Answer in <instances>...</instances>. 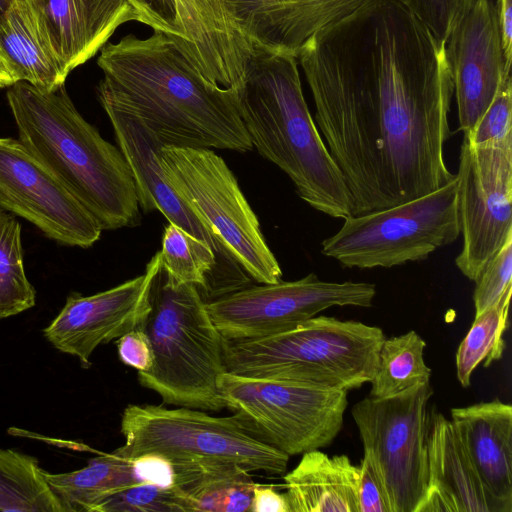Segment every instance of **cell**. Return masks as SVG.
I'll return each instance as SVG.
<instances>
[{
    "mask_svg": "<svg viewBox=\"0 0 512 512\" xmlns=\"http://www.w3.org/2000/svg\"><path fill=\"white\" fill-rule=\"evenodd\" d=\"M296 58L352 215L426 195L456 177L444 158L454 94L445 44L394 0H370Z\"/></svg>",
    "mask_w": 512,
    "mask_h": 512,
    "instance_id": "1",
    "label": "cell"
},
{
    "mask_svg": "<svg viewBox=\"0 0 512 512\" xmlns=\"http://www.w3.org/2000/svg\"><path fill=\"white\" fill-rule=\"evenodd\" d=\"M97 64L104 75L97 93L133 111L166 145L253 149L236 92L211 82L166 34L106 43Z\"/></svg>",
    "mask_w": 512,
    "mask_h": 512,
    "instance_id": "2",
    "label": "cell"
},
{
    "mask_svg": "<svg viewBox=\"0 0 512 512\" xmlns=\"http://www.w3.org/2000/svg\"><path fill=\"white\" fill-rule=\"evenodd\" d=\"M7 100L18 140L102 230L139 225L140 207L126 159L82 117L65 86L43 91L17 81L8 87Z\"/></svg>",
    "mask_w": 512,
    "mask_h": 512,
    "instance_id": "3",
    "label": "cell"
},
{
    "mask_svg": "<svg viewBox=\"0 0 512 512\" xmlns=\"http://www.w3.org/2000/svg\"><path fill=\"white\" fill-rule=\"evenodd\" d=\"M235 92L253 148L288 175L309 206L333 218L351 216V194L309 111L296 55L253 49Z\"/></svg>",
    "mask_w": 512,
    "mask_h": 512,
    "instance_id": "4",
    "label": "cell"
},
{
    "mask_svg": "<svg viewBox=\"0 0 512 512\" xmlns=\"http://www.w3.org/2000/svg\"><path fill=\"white\" fill-rule=\"evenodd\" d=\"M385 338L377 326L314 316L261 338L222 337V359L233 374L348 391L371 381Z\"/></svg>",
    "mask_w": 512,
    "mask_h": 512,
    "instance_id": "5",
    "label": "cell"
},
{
    "mask_svg": "<svg viewBox=\"0 0 512 512\" xmlns=\"http://www.w3.org/2000/svg\"><path fill=\"white\" fill-rule=\"evenodd\" d=\"M140 328L153 351L152 366L138 372L141 386L155 391L165 404L208 411L225 408L218 391V379L225 372L222 335L196 285L177 283L160 269Z\"/></svg>",
    "mask_w": 512,
    "mask_h": 512,
    "instance_id": "6",
    "label": "cell"
},
{
    "mask_svg": "<svg viewBox=\"0 0 512 512\" xmlns=\"http://www.w3.org/2000/svg\"><path fill=\"white\" fill-rule=\"evenodd\" d=\"M459 235L456 175L426 195L345 218L321 252L347 268H390L424 260Z\"/></svg>",
    "mask_w": 512,
    "mask_h": 512,
    "instance_id": "7",
    "label": "cell"
},
{
    "mask_svg": "<svg viewBox=\"0 0 512 512\" xmlns=\"http://www.w3.org/2000/svg\"><path fill=\"white\" fill-rule=\"evenodd\" d=\"M218 391L246 432L289 457L330 445L348 405L347 390L226 371Z\"/></svg>",
    "mask_w": 512,
    "mask_h": 512,
    "instance_id": "8",
    "label": "cell"
},
{
    "mask_svg": "<svg viewBox=\"0 0 512 512\" xmlns=\"http://www.w3.org/2000/svg\"><path fill=\"white\" fill-rule=\"evenodd\" d=\"M164 176L177 194L259 284L281 281V267L226 162L210 148L164 145Z\"/></svg>",
    "mask_w": 512,
    "mask_h": 512,
    "instance_id": "9",
    "label": "cell"
},
{
    "mask_svg": "<svg viewBox=\"0 0 512 512\" xmlns=\"http://www.w3.org/2000/svg\"><path fill=\"white\" fill-rule=\"evenodd\" d=\"M120 431L124 445L113 452L132 459L159 453L171 461L203 459L239 465L248 472L282 475L289 456L251 436L234 416L157 405H128Z\"/></svg>",
    "mask_w": 512,
    "mask_h": 512,
    "instance_id": "10",
    "label": "cell"
},
{
    "mask_svg": "<svg viewBox=\"0 0 512 512\" xmlns=\"http://www.w3.org/2000/svg\"><path fill=\"white\" fill-rule=\"evenodd\" d=\"M429 383L387 398L367 397L351 410L392 512H417L427 486Z\"/></svg>",
    "mask_w": 512,
    "mask_h": 512,
    "instance_id": "11",
    "label": "cell"
},
{
    "mask_svg": "<svg viewBox=\"0 0 512 512\" xmlns=\"http://www.w3.org/2000/svg\"><path fill=\"white\" fill-rule=\"evenodd\" d=\"M376 286L327 282L315 273L295 281L247 286L206 302L223 338L254 339L285 331L333 306L370 307Z\"/></svg>",
    "mask_w": 512,
    "mask_h": 512,
    "instance_id": "12",
    "label": "cell"
},
{
    "mask_svg": "<svg viewBox=\"0 0 512 512\" xmlns=\"http://www.w3.org/2000/svg\"><path fill=\"white\" fill-rule=\"evenodd\" d=\"M458 212L463 245L456 266L475 281L512 235V136L460 150Z\"/></svg>",
    "mask_w": 512,
    "mask_h": 512,
    "instance_id": "13",
    "label": "cell"
},
{
    "mask_svg": "<svg viewBox=\"0 0 512 512\" xmlns=\"http://www.w3.org/2000/svg\"><path fill=\"white\" fill-rule=\"evenodd\" d=\"M97 97L130 167L140 209L158 210L169 223L211 247L217 264L214 299L249 286L252 279L164 176L159 155L166 144L133 111L107 95L97 93Z\"/></svg>",
    "mask_w": 512,
    "mask_h": 512,
    "instance_id": "14",
    "label": "cell"
},
{
    "mask_svg": "<svg viewBox=\"0 0 512 512\" xmlns=\"http://www.w3.org/2000/svg\"><path fill=\"white\" fill-rule=\"evenodd\" d=\"M0 210L24 218L68 246L91 247L102 232L91 214L18 139L0 138Z\"/></svg>",
    "mask_w": 512,
    "mask_h": 512,
    "instance_id": "15",
    "label": "cell"
},
{
    "mask_svg": "<svg viewBox=\"0 0 512 512\" xmlns=\"http://www.w3.org/2000/svg\"><path fill=\"white\" fill-rule=\"evenodd\" d=\"M161 269L159 251L145 272L90 296L72 293L49 326L45 338L59 351L76 356L86 366L101 344L141 327L150 310V290Z\"/></svg>",
    "mask_w": 512,
    "mask_h": 512,
    "instance_id": "16",
    "label": "cell"
},
{
    "mask_svg": "<svg viewBox=\"0 0 512 512\" xmlns=\"http://www.w3.org/2000/svg\"><path fill=\"white\" fill-rule=\"evenodd\" d=\"M459 129L471 131L494 99L505 66L499 26L492 0H478L452 31L445 43Z\"/></svg>",
    "mask_w": 512,
    "mask_h": 512,
    "instance_id": "17",
    "label": "cell"
},
{
    "mask_svg": "<svg viewBox=\"0 0 512 512\" xmlns=\"http://www.w3.org/2000/svg\"><path fill=\"white\" fill-rule=\"evenodd\" d=\"M183 36L181 50L211 82L237 91L253 49L226 0H174Z\"/></svg>",
    "mask_w": 512,
    "mask_h": 512,
    "instance_id": "18",
    "label": "cell"
},
{
    "mask_svg": "<svg viewBox=\"0 0 512 512\" xmlns=\"http://www.w3.org/2000/svg\"><path fill=\"white\" fill-rule=\"evenodd\" d=\"M370 0H226L252 49L298 50L316 32L349 16Z\"/></svg>",
    "mask_w": 512,
    "mask_h": 512,
    "instance_id": "19",
    "label": "cell"
},
{
    "mask_svg": "<svg viewBox=\"0 0 512 512\" xmlns=\"http://www.w3.org/2000/svg\"><path fill=\"white\" fill-rule=\"evenodd\" d=\"M500 512L451 419L429 413L427 486L417 512Z\"/></svg>",
    "mask_w": 512,
    "mask_h": 512,
    "instance_id": "20",
    "label": "cell"
},
{
    "mask_svg": "<svg viewBox=\"0 0 512 512\" xmlns=\"http://www.w3.org/2000/svg\"><path fill=\"white\" fill-rule=\"evenodd\" d=\"M451 421L500 512H512V406L496 398L453 408Z\"/></svg>",
    "mask_w": 512,
    "mask_h": 512,
    "instance_id": "21",
    "label": "cell"
},
{
    "mask_svg": "<svg viewBox=\"0 0 512 512\" xmlns=\"http://www.w3.org/2000/svg\"><path fill=\"white\" fill-rule=\"evenodd\" d=\"M54 45L69 72L108 43L123 24L140 22L127 0H37Z\"/></svg>",
    "mask_w": 512,
    "mask_h": 512,
    "instance_id": "22",
    "label": "cell"
},
{
    "mask_svg": "<svg viewBox=\"0 0 512 512\" xmlns=\"http://www.w3.org/2000/svg\"><path fill=\"white\" fill-rule=\"evenodd\" d=\"M0 46L17 81L43 91L64 86L70 73L37 0H12L0 16Z\"/></svg>",
    "mask_w": 512,
    "mask_h": 512,
    "instance_id": "23",
    "label": "cell"
},
{
    "mask_svg": "<svg viewBox=\"0 0 512 512\" xmlns=\"http://www.w3.org/2000/svg\"><path fill=\"white\" fill-rule=\"evenodd\" d=\"M360 467L347 455L329 456L320 449L302 453L284 476L291 512H358Z\"/></svg>",
    "mask_w": 512,
    "mask_h": 512,
    "instance_id": "24",
    "label": "cell"
},
{
    "mask_svg": "<svg viewBox=\"0 0 512 512\" xmlns=\"http://www.w3.org/2000/svg\"><path fill=\"white\" fill-rule=\"evenodd\" d=\"M172 462L183 512L251 511L256 483L239 465L203 459Z\"/></svg>",
    "mask_w": 512,
    "mask_h": 512,
    "instance_id": "25",
    "label": "cell"
},
{
    "mask_svg": "<svg viewBox=\"0 0 512 512\" xmlns=\"http://www.w3.org/2000/svg\"><path fill=\"white\" fill-rule=\"evenodd\" d=\"M42 473L66 512H91L106 496L139 484L132 459L115 452L94 457L87 466L75 471L53 474L42 470Z\"/></svg>",
    "mask_w": 512,
    "mask_h": 512,
    "instance_id": "26",
    "label": "cell"
},
{
    "mask_svg": "<svg viewBox=\"0 0 512 512\" xmlns=\"http://www.w3.org/2000/svg\"><path fill=\"white\" fill-rule=\"evenodd\" d=\"M38 460L0 448V512H66Z\"/></svg>",
    "mask_w": 512,
    "mask_h": 512,
    "instance_id": "27",
    "label": "cell"
},
{
    "mask_svg": "<svg viewBox=\"0 0 512 512\" xmlns=\"http://www.w3.org/2000/svg\"><path fill=\"white\" fill-rule=\"evenodd\" d=\"M425 340L414 330L385 338L371 381L370 396L387 398L421 383H429L431 369L424 360Z\"/></svg>",
    "mask_w": 512,
    "mask_h": 512,
    "instance_id": "28",
    "label": "cell"
},
{
    "mask_svg": "<svg viewBox=\"0 0 512 512\" xmlns=\"http://www.w3.org/2000/svg\"><path fill=\"white\" fill-rule=\"evenodd\" d=\"M159 254L161 269L171 279L196 285L206 302L214 299L217 264L209 245L179 226L168 223Z\"/></svg>",
    "mask_w": 512,
    "mask_h": 512,
    "instance_id": "29",
    "label": "cell"
},
{
    "mask_svg": "<svg viewBox=\"0 0 512 512\" xmlns=\"http://www.w3.org/2000/svg\"><path fill=\"white\" fill-rule=\"evenodd\" d=\"M512 288L493 306L476 316L456 353V376L462 387H468L479 364L488 367L501 359L506 344L508 310Z\"/></svg>",
    "mask_w": 512,
    "mask_h": 512,
    "instance_id": "30",
    "label": "cell"
},
{
    "mask_svg": "<svg viewBox=\"0 0 512 512\" xmlns=\"http://www.w3.org/2000/svg\"><path fill=\"white\" fill-rule=\"evenodd\" d=\"M35 299L23 264L20 223L0 210V319L28 310Z\"/></svg>",
    "mask_w": 512,
    "mask_h": 512,
    "instance_id": "31",
    "label": "cell"
},
{
    "mask_svg": "<svg viewBox=\"0 0 512 512\" xmlns=\"http://www.w3.org/2000/svg\"><path fill=\"white\" fill-rule=\"evenodd\" d=\"M91 512H183L175 488L139 483L100 500Z\"/></svg>",
    "mask_w": 512,
    "mask_h": 512,
    "instance_id": "32",
    "label": "cell"
},
{
    "mask_svg": "<svg viewBox=\"0 0 512 512\" xmlns=\"http://www.w3.org/2000/svg\"><path fill=\"white\" fill-rule=\"evenodd\" d=\"M441 43L448 37L478 0H394Z\"/></svg>",
    "mask_w": 512,
    "mask_h": 512,
    "instance_id": "33",
    "label": "cell"
},
{
    "mask_svg": "<svg viewBox=\"0 0 512 512\" xmlns=\"http://www.w3.org/2000/svg\"><path fill=\"white\" fill-rule=\"evenodd\" d=\"M473 302L475 317L497 303L512 288V235L479 273Z\"/></svg>",
    "mask_w": 512,
    "mask_h": 512,
    "instance_id": "34",
    "label": "cell"
},
{
    "mask_svg": "<svg viewBox=\"0 0 512 512\" xmlns=\"http://www.w3.org/2000/svg\"><path fill=\"white\" fill-rule=\"evenodd\" d=\"M512 77L506 76L475 127L464 134L472 144L501 141L512 136Z\"/></svg>",
    "mask_w": 512,
    "mask_h": 512,
    "instance_id": "35",
    "label": "cell"
},
{
    "mask_svg": "<svg viewBox=\"0 0 512 512\" xmlns=\"http://www.w3.org/2000/svg\"><path fill=\"white\" fill-rule=\"evenodd\" d=\"M139 15L140 23L166 34L180 47L183 36L178 25L174 0H127Z\"/></svg>",
    "mask_w": 512,
    "mask_h": 512,
    "instance_id": "36",
    "label": "cell"
},
{
    "mask_svg": "<svg viewBox=\"0 0 512 512\" xmlns=\"http://www.w3.org/2000/svg\"><path fill=\"white\" fill-rule=\"evenodd\" d=\"M359 467L358 512H392L384 484L372 459L365 452Z\"/></svg>",
    "mask_w": 512,
    "mask_h": 512,
    "instance_id": "37",
    "label": "cell"
},
{
    "mask_svg": "<svg viewBox=\"0 0 512 512\" xmlns=\"http://www.w3.org/2000/svg\"><path fill=\"white\" fill-rule=\"evenodd\" d=\"M118 356L122 363L139 371L148 370L153 363L150 340L140 327L134 328L117 340Z\"/></svg>",
    "mask_w": 512,
    "mask_h": 512,
    "instance_id": "38",
    "label": "cell"
},
{
    "mask_svg": "<svg viewBox=\"0 0 512 512\" xmlns=\"http://www.w3.org/2000/svg\"><path fill=\"white\" fill-rule=\"evenodd\" d=\"M132 464L139 483H150L167 489L174 487L175 468L169 458L159 453H146L132 458Z\"/></svg>",
    "mask_w": 512,
    "mask_h": 512,
    "instance_id": "39",
    "label": "cell"
},
{
    "mask_svg": "<svg viewBox=\"0 0 512 512\" xmlns=\"http://www.w3.org/2000/svg\"><path fill=\"white\" fill-rule=\"evenodd\" d=\"M250 512H291V508L286 493H280L270 485L256 484Z\"/></svg>",
    "mask_w": 512,
    "mask_h": 512,
    "instance_id": "40",
    "label": "cell"
},
{
    "mask_svg": "<svg viewBox=\"0 0 512 512\" xmlns=\"http://www.w3.org/2000/svg\"><path fill=\"white\" fill-rule=\"evenodd\" d=\"M505 66L512 64V0H496L494 3Z\"/></svg>",
    "mask_w": 512,
    "mask_h": 512,
    "instance_id": "41",
    "label": "cell"
},
{
    "mask_svg": "<svg viewBox=\"0 0 512 512\" xmlns=\"http://www.w3.org/2000/svg\"><path fill=\"white\" fill-rule=\"evenodd\" d=\"M17 82L14 71L0 46V88L9 87Z\"/></svg>",
    "mask_w": 512,
    "mask_h": 512,
    "instance_id": "42",
    "label": "cell"
},
{
    "mask_svg": "<svg viewBox=\"0 0 512 512\" xmlns=\"http://www.w3.org/2000/svg\"><path fill=\"white\" fill-rule=\"evenodd\" d=\"M12 0H0V16Z\"/></svg>",
    "mask_w": 512,
    "mask_h": 512,
    "instance_id": "43",
    "label": "cell"
}]
</instances>
